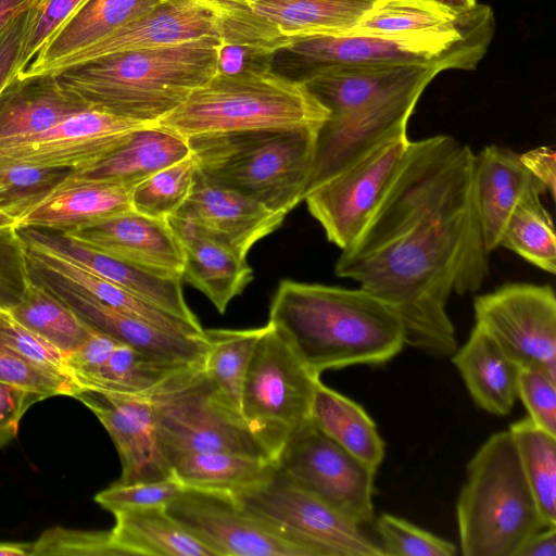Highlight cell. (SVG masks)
<instances>
[{"instance_id": "cell-40", "label": "cell", "mask_w": 556, "mask_h": 556, "mask_svg": "<svg viewBox=\"0 0 556 556\" xmlns=\"http://www.w3.org/2000/svg\"><path fill=\"white\" fill-rule=\"evenodd\" d=\"M542 195L523 200L509 217L500 247L513 251L552 275L556 273V238L553 219Z\"/></svg>"}, {"instance_id": "cell-31", "label": "cell", "mask_w": 556, "mask_h": 556, "mask_svg": "<svg viewBox=\"0 0 556 556\" xmlns=\"http://www.w3.org/2000/svg\"><path fill=\"white\" fill-rule=\"evenodd\" d=\"M489 5L477 3L455 12L426 0H378L349 33L383 36H416L455 33L493 18Z\"/></svg>"}, {"instance_id": "cell-14", "label": "cell", "mask_w": 556, "mask_h": 556, "mask_svg": "<svg viewBox=\"0 0 556 556\" xmlns=\"http://www.w3.org/2000/svg\"><path fill=\"white\" fill-rule=\"evenodd\" d=\"M276 465L301 488L357 523L372 521L376 471L329 439L311 419L289 440Z\"/></svg>"}, {"instance_id": "cell-35", "label": "cell", "mask_w": 556, "mask_h": 556, "mask_svg": "<svg viewBox=\"0 0 556 556\" xmlns=\"http://www.w3.org/2000/svg\"><path fill=\"white\" fill-rule=\"evenodd\" d=\"M173 476L185 486L237 493L264 480L276 462L232 452H197L169 460Z\"/></svg>"}, {"instance_id": "cell-7", "label": "cell", "mask_w": 556, "mask_h": 556, "mask_svg": "<svg viewBox=\"0 0 556 556\" xmlns=\"http://www.w3.org/2000/svg\"><path fill=\"white\" fill-rule=\"evenodd\" d=\"M143 395L152 404L168 463L178 455L214 451L269 458L206 375L203 362L176 371Z\"/></svg>"}, {"instance_id": "cell-39", "label": "cell", "mask_w": 556, "mask_h": 556, "mask_svg": "<svg viewBox=\"0 0 556 556\" xmlns=\"http://www.w3.org/2000/svg\"><path fill=\"white\" fill-rule=\"evenodd\" d=\"M187 366L191 365L159 359L119 343L97 371L74 382L78 391L88 389L132 395L146 394Z\"/></svg>"}, {"instance_id": "cell-25", "label": "cell", "mask_w": 556, "mask_h": 556, "mask_svg": "<svg viewBox=\"0 0 556 556\" xmlns=\"http://www.w3.org/2000/svg\"><path fill=\"white\" fill-rule=\"evenodd\" d=\"M21 233L26 245L28 265L31 271L60 280L124 314L144 320L166 331L188 336L204 334L201 325L184 320L80 267L29 231L22 230Z\"/></svg>"}, {"instance_id": "cell-2", "label": "cell", "mask_w": 556, "mask_h": 556, "mask_svg": "<svg viewBox=\"0 0 556 556\" xmlns=\"http://www.w3.org/2000/svg\"><path fill=\"white\" fill-rule=\"evenodd\" d=\"M268 324L314 375L354 365H382L404 348L395 311L358 289L282 280Z\"/></svg>"}, {"instance_id": "cell-53", "label": "cell", "mask_w": 556, "mask_h": 556, "mask_svg": "<svg viewBox=\"0 0 556 556\" xmlns=\"http://www.w3.org/2000/svg\"><path fill=\"white\" fill-rule=\"evenodd\" d=\"M42 400L40 394L0 382V448L16 437L20 421L28 408Z\"/></svg>"}, {"instance_id": "cell-41", "label": "cell", "mask_w": 556, "mask_h": 556, "mask_svg": "<svg viewBox=\"0 0 556 556\" xmlns=\"http://www.w3.org/2000/svg\"><path fill=\"white\" fill-rule=\"evenodd\" d=\"M197 175L189 154L139 181L131 191V208L143 215L167 220L188 198Z\"/></svg>"}, {"instance_id": "cell-29", "label": "cell", "mask_w": 556, "mask_h": 556, "mask_svg": "<svg viewBox=\"0 0 556 556\" xmlns=\"http://www.w3.org/2000/svg\"><path fill=\"white\" fill-rule=\"evenodd\" d=\"M451 359L479 407L497 416L510 413L518 400L521 367L483 327L475 324Z\"/></svg>"}, {"instance_id": "cell-33", "label": "cell", "mask_w": 556, "mask_h": 556, "mask_svg": "<svg viewBox=\"0 0 556 556\" xmlns=\"http://www.w3.org/2000/svg\"><path fill=\"white\" fill-rule=\"evenodd\" d=\"M309 419L339 446L377 471L384 458L386 444L375 421L358 403L320 381Z\"/></svg>"}, {"instance_id": "cell-4", "label": "cell", "mask_w": 556, "mask_h": 556, "mask_svg": "<svg viewBox=\"0 0 556 556\" xmlns=\"http://www.w3.org/2000/svg\"><path fill=\"white\" fill-rule=\"evenodd\" d=\"M329 110L301 79L252 61L238 73L218 72L157 124L189 137L273 128L320 127Z\"/></svg>"}, {"instance_id": "cell-20", "label": "cell", "mask_w": 556, "mask_h": 556, "mask_svg": "<svg viewBox=\"0 0 556 556\" xmlns=\"http://www.w3.org/2000/svg\"><path fill=\"white\" fill-rule=\"evenodd\" d=\"M173 216L201 228L245 257L251 248L278 229L286 217L206 179L198 169L188 198Z\"/></svg>"}, {"instance_id": "cell-32", "label": "cell", "mask_w": 556, "mask_h": 556, "mask_svg": "<svg viewBox=\"0 0 556 556\" xmlns=\"http://www.w3.org/2000/svg\"><path fill=\"white\" fill-rule=\"evenodd\" d=\"M112 515V538L125 556H215L167 513L166 506L124 508Z\"/></svg>"}, {"instance_id": "cell-49", "label": "cell", "mask_w": 556, "mask_h": 556, "mask_svg": "<svg viewBox=\"0 0 556 556\" xmlns=\"http://www.w3.org/2000/svg\"><path fill=\"white\" fill-rule=\"evenodd\" d=\"M518 400L529 418L540 428L556 435V379L535 368H521Z\"/></svg>"}, {"instance_id": "cell-34", "label": "cell", "mask_w": 556, "mask_h": 556, "mask_svg": "<svg viewBox=\"0 0 556 556\" xmlns=\"http://www.w3.org/2000/svg\"><path fill=\"white\" fill-rule=\"evenodd\" d=\"M189 154L187 139L154 124L134 130L99 163L78 174L137 185Z\"/></svg>"}, {"instance_id": "cell-46", "label": "cell", "mask_w": 556, "mask_h": 556, "mask_svg": "<svg viewBox=\"0 0 556 556\" xmlns=\"http://www.w3.org/2000/svg\"><path fill=\"white\" fill-rule=\"evenodd\" d=\"M0 382L42 395L75 396L77 386L68 377L43 370L22 358L0 342Z\"/></svg>"}, {"instance_id": "cell-11", "label": "cell", "mask_w": 556, "mask_h": 556, "mask_svg": "<svg viewBox=\"0 0 556 556\" xmlns=\"http://www.w3.org/2000/svg\"><path fill=\"white\" fill-rule=\"evenodd\" d=\"M233 495L249 510L304 541L318 556H383L362 525L301 488L277 465L264 480Z\"/></svg>"}, {"instance_id": "cell-12", "label": "cell", "mask_w": 556, "mask_h": 556, "mask_svg": "<svg viewBox=\"0 0 556 556\" xmlns=\"http://www.w3.org/2000/svg\"><path fill=\"white\" fill-rule=\"evenodd\" d=\"M166 510L215 556H318L298 536L245 508L233 493L184 488Z\"/></svg>"}, {"instance_id": "cell-6", "label": "cell", "mask_w": 556, "mask_h": 556, "mask_svg": "<svg viewBox=\"0 0 556 556\" xmlns=\"http://www.w3.org/2000/svg\"><path fill=\"white\" fill-rule=\"evenodd\" d=\"M464 556H515L543 520L508 430L489 437L467 466L456 503Z\"/></svg>"}, {"instance_id": "cell-30", "label": "cell", "mask_w": 556, "mask_h": 556, "mask_svg": "<svg viewBox=\"0 0 556 556\" xmlns=\"http://www.w3.org/2000/svg\"><path fill=\"white\" fill-rule=\"evenodd\" d=\"M166 1L86 0L20 74L49 73L64 59L151 13Z\"/></svg>"}, {"instance_id": "cell-43", "label": "cell", "mask_w": 556, "mask_h": 556, "mask_svg": "<svg viewBox=\"0 0 556 556\" xmlns=\"http://www.w3.org/2000/svg\"><path fill=\"white\" fill-rule=\"evenodd\" d=\"M383 556H454L457 547L409 521L381 514L376 520Z\"/></svg>"}, {"instance_id": "cell-58", "label": "cell", "mask_w": 556, "mask_h": 556, "mask_svg": "<svg viewBox=\"0 0 556 556\" xmlns=\"http://www.w3.org/2000/svg\"><path fill=\"white\" fill-rule=\"evenodd\" d=\"M441 7H445L455 12H464L477 5V0H426Z\"/></svg>"}, {"instance_id": "cell-51", "label": "cell", "mask_w": 556, "mask_h": 556, "mask_svg": "<svg viewBox=\"0 0 556 556\" xmlns=\"http://www.w3.org/2000/svg\"><path fill=\"white\" fill-rule=\"evenodd\" d=\"M35 5L15 15L0 31V91L23 70V47Z\"/></svg>"}, {"instance_id": "cell-24", "label": "cell", "mask_w": 556, "mask_h": 556, "mask_svg": "<svg viewBox=\"0 0 556 556\" xmlns=\"http://www.w3.org/2000/svg\"><path fill=\"white\" fill-rule=\"evenodd\" d=\"M546 192L513 150L492 144L475 154L472 197L489 253L500 248L505 226L516 207L527 198Z\"/></svg>"}, {"instance_id": "cell-13", "label": "cell", "mask_w": 556, "mask_h": 556, "mask_svg": "<svg viewBox=\"0 0 556 556\" xmlns=\"http://www.w3.org/2000/svg\"><path fill=\"white\" fill-rule=\"evenodd\" d=\"M410 141L407 135L384 141L305 195L311 215L340 250L372 216L399 174Z\"/></svg>"}, {"instance_id": "cell-16", "label": "cell", "mask_w": 556, "mask_h": 556, "mask_svg": "<svg viewBox=\"0 0 556 556\" xmlns=\"http://www.w3.org/2000/svg\"><path fill=\"white\" fill-rule=\"evenodd\" d=\"M154 124L90 109L36 135L1 140L0 156L35 167L81 173L104 159L130 132Z\"/></svg>"}, {"instance_id": "cell-37", "label": "cell", "mask_w": 556, "mask_h": 556, "mask_svg": "<svg viewBox=\"0 0 556 556\" xmlns=\"http://www.w3.org/2000/svg\"><path fill=\"white\" fill-rule=\"evenodd\" d=\"M525 479L547 526H556V435L529 417L508 429Z\"/></svg>"}, {"instance_id": "cell-22", "label": "cell", "mask_w": 556, "mask_h": 556, "mask_svg": "<svg viewBox=\"0 0 556 556\" xmlns=\"http://www.w3.org/2000/svg\"><path fill=\"white\" fill-rule=\"evenodd\" d=\"M135 185L72 172L16 219V228L65 232L132 210Z\"/></svg>"}, {"instance_id": "cell-38", "label": "cell", "mask_w": 556, "mask_h": 556, "mask_svg": "<svg viewBox=\"0 0 556 556\" xmlns=\"http://www.w3.org/2000/svg\"><path fill=\"white\" fill-rule=\"evenodd\" d=\"M265 326L251 329H207L203 369L225 401L240 412L241 394L254 350Z\"/></svg>"}, {"instance_id": "cell-56", "label": "cell", "mask_w": 556, "mask_h": 556, "mask_svg": "<svg viewBox=\"0 0 556 556\" xmlns=\"http://www.w3.org/2000/svg\"><path fill=\"white\" fill-rule=\"evenodd\" d=\"M265 59L254 56L250 51L239 46L223 43L218 52V70L222 73H238L250 63L248 60Z\"/></svg>"}, {"instance_id": "cell-21", "label": "cell", "mask_w": 556, "mask_h": 556, "mask_svg": "<svg viewBox=\"0 0 556 556\" xmlns=\"http://www.w3.org/2000/svg\"><path fill=\"white\" fill-rule=\"evenodd\" d=\"M94 329L149 356L179 364L202 363L208 344L205 336L166 331L124 314L60 280L31 271Z\"/></svg>"}, {"instance_id": "cell-57", "label": "cell", "mask_w": 556, "mask_h": 556, "mask_svg": "<svg viewBox=\"0 0 556 556\" xmlns=\"http://www.w3.org/2000/svg\"><path fill=\"white\" fill-rule=\"evenodd\" d=\"M39 0H0V31L17 14L38 3Z\"/></svg>"}, {"instance_id": "cell-27", "label": "cell", "mask_w": 556, "mask_h": 556, "mask_svg": "<svg viewBox=\"0 0 556 556\" xmlns=\"http://www.w3.org/2000/svg\"><path fill=\"white\" fill-rule=\"evenodd\" d=\"M86 110L56 74L18 73L0 91V141L36 135Z\"/></svg>"}, {"instance_id": "cell-10", "label": "cell", "mask_w": 556, "mask_h": 556, "mask_svg": "<svg viewBox=\"0 0 556 556\" xmlns=\"http://www.w3.org/2000/svg\"><path fill=\"white\" fill-rule=\"evenodd\" d=\"M225 43L268 58L293 41L351 31L378 0H204Z\"/></svg>"}, {"instance_id": "cell-15", "label": "cell", "mask_w": 556, "mask_h": 556, "mask_svg": "<svg viewBox=\"0 0 556 556\" xmlns=\"http://www.w3.org/2000/svg\"><path fill=\"white\" fill-rule=\"evenodd\" d=\"M483 327L521 367L556 379V296L549 285L506 283L473 301Z\"/></svg>"}, {"instance_id": "cell-48", "label": "cell", "mask_w": 556, "mask_h": 556, "mask_svg": "<svg viewBox=\"0 0 556 556\" xmlns=\"http://www.w3.org/2000/svg\"><path fill=\"white\" fill-rule=\"evenodd\" d=\"M30 277L26 245L16 227L0 228V308L11 311Z\"/></svg>"}, {"instance_id": "cell-28", "label": "cell", "mask_w": 556, "mask_h": 556, "mask_svg": "<svg viewBox=\"0 0 556 556\" xmlns=\"http://www.w3.org/2000/svg\"><path fill=\"white\" fill-rule=\"evenodd\" d=\"M65 257L97 276L134 293L160 308L194 325H201L189 308L181 277L166 276L83 248L55 231L24 228Z\"/></svg>"}, {"instance_id": "cell-50", "label": "cell", "mask_w": 556, "mask_h": 556, "mask_svg": "<svg viewBox=\"0 0 556 556\" xmlns=\"http://www.w3.org/2000/svg\"><path fill=\"white\" fill-rule=\"evenodd\" d=\"M85 1L39 0L24 41L22 72Z\"/></svg>"}, {"instance_id": "cell-47", "label": "cell", "mask_w": 556, "mask_h": 556, "mask_svg": "<svg viewBox=\"0 0 556 556\" xmlns=\"http://www.w3.org/2000/svg\"><path fill=\"white\" fill-rule=\"evenodd\" d=\"M184 488L175 477L150 482L119 483L116 481L98 492L94 501L111 513L124 508L167 506Z\"/></svg>"}, {"instance_id": "cell-44", "label": "cell", "mask_w": 556, "mask_h": 556, "mask_svg": "<svg viewBox=\"0 0 556 556\" xmlns=\"http://www.w3.org/2000/svg\"><path fill=\"white\" fill-rule=\"evenodd\" d=\"M125 556L111 530H79L55 526L30 543L29 556Z\"/></svg>"}, {"instance_id": "cell-19", "label": "cell", "mask_w": 556, "mask_h": 556, "mask_svg": "<svg viewBox=\"0 0 556 556\" xmlns=\"http://www.w3.org/2000/svg\"><path fill=\"white\" fill-rule=\"evenodd\" d=\"M60 233L83 248L161 275L181 277L182 250L167 220L129 210Z\"/></svg>"}, {"instance_id": "cell-42", "label": "cell", "mask_w": 556, "mask_h": 556, "mask_svg": "<svg viewBox=\"0 0 556 556\" xmlns=\"http://www.w3.org/2000/svg\"><path fill=\"white\" fill-rule=\"evenodd\" d=\"M73 170L40 168L0 156L2 207L17 217Z\"/></svg>"}, {"instance_id": "cell-54", "label": "cell", "mask_w": 556, "mask_h": 556, "mask_svg": "<svg viewBox=\"0 0 556 556\" xmlns=\"http://www.w3.org/2000/svg\"><path fill=\"white\" fill-rule=\"evenodd\" d=\"M520 155L523 165L546 188L552 198L556 189V152L549 147H539Z\"/></svg>"}, {"instance_id": "cell-23", "label": "cell", "mask_w": 556, "mask_h": 556, "mask_svg": "<svg viewBox=\"0 0 556 556\" xmlns=\"http://www.w3.org/2000/svg\"><path fill=\"white\" fill-rule=\"evenodd\" d=\"M442 71L425 64L336 66L307 72L301 80L329 116H338L414 87H427Z\"/></svg>"}, {"instance_id": "cell-9", "label": "cell", "mask_w": 556, "mask_h": 556, "mask_svg": "<svg viewBox=\"0 0 556 556\" xmlns=\"http://www.w3.org/2000/svg\"><path fill=\"white\" fill-rule=\"evenodd\" d=\"M319 382V377L267 324L247 371L240 412L245 427L271 460H277L289 440L309 419Z\"/></svg>"}, {"instance_id": "cell-52", "label": "cell", "mask_w": 556, "mask_h": 556, "mask_svg": "<svg viewBox=\"0 0 556 556\" xmlns=\"http://www.w3.org/2000/svg\"><path fill=\"white\" fill-rule=\"evenodd\" d=\"M119 343L92 327L89 337L78 348L65 355L68 376L74 381L93 374L109 359Z\"/></svg>"}, {"instance_id": "cell-17", "label": "cell", "mask_w": 556, "mask_h": 556, "mask_svg": "<svg viewBox=\"0 0 556 556\" xmlns=\"http://www.w3.org/2000/svg\"><path fill=\"white\" fill-rule=\"evenodd\" d=\"M200 40L225 43L222 21L204 0H167L151 13L58 63L49 73L110 54L170 47Z\"/></svg>"}, {"instance_id": "cell-8", "label": "cell", "mask_w": 556, "mask_h": 556, "mask_svg": "<svg viewBox=\"0 0 556 556\" xmlns=\"http://www.w3.org/2000/svg\"><path fill=\"white\" fill-rule=\"evenodd\" d=\"M495 30V18L446 34L383 36L345 33L300 39L285 50L307 72L336 66L425 64L476 70Z\"/></svg>"}, {"instance_id": "cell-18", "label": "cell", "mask_w": 556, "mask_h": 556, "mask_svg": "<svg viewBox=\"0 0 556 556\" xmlns=\"http://www.w3.org/2000/svg\"><path fill=\"white\" fill-rule=\"evenodd\" d=\"M74 397L96 415L110 434L122 464L117 482H150L174 477L160 446L154 410L146 395L81 389Z\"/></svg>"}, {"instance_id": "cell-55", "label": "cell", "mask_w": 556, "mask_h": 556, "mask_svg": "<svg viewBox=\"0 0 556 556\" xmlns=\"http://www.w3.org/2000/svg\"><path fill=\"white\" fill-rule=\"evenodd\" d=\"M515 556H556V526L545 527L532 534Z\"/></svg>"}, {"instance_id": "cell-1", "label": "cell", "mask_w": 556, "mask_h": 556, "mask_svg": "<svg viewBox=\"0 0 556 556\" xmlns=\"http://www.w3.org/2000/svg\"><path fill=\"white\" fill-rule=\"evenodd\" d=\"M471 149L448 135L410 141L406 159L361 233L336 262L400 317L405 344L430 356L457 349L446 312L453 292H476L489 255L472 197Z\"/></svg>"}, {"instance_id": "cell-5", "label": "cell", "mask_w": 556, "mask_h": 556, "mask_svg": "<svg viewBox=\"0 0 556 556\" xmlns=\"http://www.w3.org/2000/svg\"><path fill=\"white\" fill-rule=\"evenodd\" d=\"M319 128L206 134L187 142L206 179L287 215L304 199Z\"/></svg>"}, {"instance_id": "cell-45", "label": "cell", "mask_w": 556, "mask_h": 556, "mask_svg": "<svg viewBox=\"0 0 556 556\" xmlns=\"http://www.w3.org/2000/svg\"><path fill=\"white\" fill-rule=\"evenodd\" d=\"M0 342L33 365L51 374L71 378L65 367V354L21 325L10 311L2 308H0Z\"/></svg>"}, {"instance_id": "cell-59", "label": "cell", "mask_w": 556, "mask_h": 556, "mask_svg": "<svg viewBox=\"0 0 556 556\" xmlns=\"http://www.w3.org/2000/svg\"><path fill=\"white\" fill-rule=\"evenodd\" d=\"M16 218L2 207V198L0 197V228L16 227Z\"/></svg>"}, {"instance_id": "cell-26", "label": "cell", "mask_w": 556, "mask_h": 556, "mask_svg": "<svg viewBox=\"0 0 556 556\" xmlns=\"http://www.w3.org/2000/svg\"><path fill=\"white\" fill-rule=\"evenodd\" d=\"M167 223L182 250L181 280L204 293L223 314L253 279L247 257L186 220L172 216Z\"/></svg>"}, {"instance_id": "cell-3", "label": "cell", "mask_w": 556, "mask_h": 556, "mask_svg": "<svg viewBox=\"0 0 556 556\" xmlns=\"http://www.w3.org/2000/svg\"><path fill=\"white\" fill-rule=\"evenodd\" d=\"M223 42L200 40L122 52L56 73L90 109L157 123L218 72Z\"/></svg>"}, {"instance_id": "cell-36", "label": "cell", "mask_w": 556, "mask_h": 556, "mask_svg": "<svg viewBox=\"0 0 556 556\" xmlns=\"http://www.w3.org/2000/svg\"><path fill=\"white\" fill-rule=\"evenodd\" d=\"M25 328L63 354L78 348L92 327L31 274L20 302L10 311Z\"/></svg>"}]
</instances>
